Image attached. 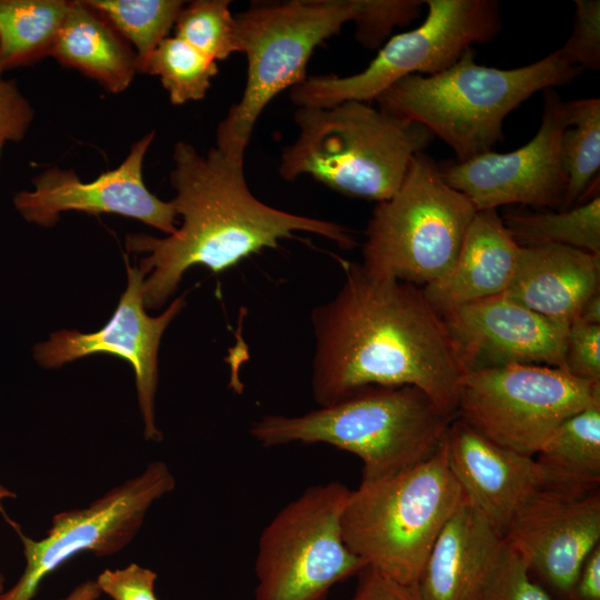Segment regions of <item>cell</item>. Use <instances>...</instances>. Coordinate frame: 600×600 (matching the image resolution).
<instances>
[{
    "label": "cell",
    "instance_id": "obj_38",
    "mask_svg": "<svg viewBox=\"0 0 600 600\" xmlns=\"http://www.w3.org/2000/svg\"><path fill=\"white\" fill-rule=\"evenodd\" d=\"M101 591L99 590L96 580H87L74 587L73 590L61 600H98Z\"/></svg>",
    "mask_w": 600,
    "mask_h": 600
},
{
    "label": "cell",
    "instance_id": "obj_7",
    "mask_svg": "<svg viewBox=\"0 0 600 600\" xmlns=\"http://www.w3.org/2000/svg\"><path fill=\"white\" fill-rule=\"evenodd\" d=\"M366 0H291L256 2L236 17L238 52L248 70L240 100L219 122L216 148L243 162L254 124L281 91L306 78L313 50L360 18Z\"/></svg>",
    "mask_w": 600,
    "mask_h": 600
},
{
    "label": "cell",
    "instance_id": "obj_3",
    "mask_svg": "<svg viewBox=\"0 0 600 600\" xmlns=\"http://www.w3.org/2000/svg\"><path fill=\"white\" fill-rule=\"evenodd\" d=\"M454 418L417 387L369 386L304 414L263 416L249 432L266 448L333 446L359 457L361 480H373L432 457Z\"/></svg>",
    "mask_w": 600,
    "mask_h": 600
},
{
    "label": "cell",
    "instance_id": "obj_43",
    "mask_svg": "<svg viewBox=\"0 0 600 600\" xmlns=\"http://www.w3.org/2000/svg\"><path fill=\"white\" fill-rule=\"evenodd\" d=\"M1 73H2V72L0 71V77H1Z\"/></svg>",
    "mask_w": 600,
    "mask_h": 600
},
{
    "label": "cell",
    "instance_id": "obj_34",
    "mask_svg": "<svg viewBox=\"0 0 600 600\" xmlns=\"http://www.w3.org/2000/svg\"><path fill=\"white\" fill-rule=\"evenodd\" d=\"M157 573L137 563L102 571L96 583L112 600H158L154 593Z\"/></svg>",
    "mask_w": 600,
    "mask_h": 600
},
{
    "label": "cell",
    "instance_id": "obj_1",
    "mask_svg": "<svg viewBox=\"0 0 600 600\" xmlns=\"http://www.w3.org/2000/svg\"><path fill=\"white\" fill-rule=\"evenodd\" d=\"M311 389L324 407L369 386H413L457 417L466 370L422 289L344 266L336 296L311 312Z\"/></svg>",
    "mask_w": 600,
    "mask_h": 600
},
{
    "label": "cell",
    "instance_id": "obj_11",
    "mask_svg": "<svg viewBox=\"0 0 600 600\" xmlns=\"http://www.w3.org/2000/svg\"><path fill=\"white\" fill-rule=\"evenodd\" d=\"M600 404V382L541 364L466 371L457 418L490 441L534 457L569 417Z\"/></svg>",
    "mask_w": 600,
    "mask_h": 600
},
{
    "label": "cell",
    "instance_id": "obj_2",
    "mask_svg": "<svg viewBox=\"0 0 600 600\" xmlns=\"http://www.w3.org/2000/svg\"><path fill=\"white\" fill-rule=\"evenodd\" d=\"M171 200L182 223L164 238L129 233L126 249L144 254L137 266L144 274V304L160 309L176 293L183 274L203 266L222 272L266 248H276L296 232H309L352 249L357 241L343 226L270 207L250 191L243 162L216 147L201 156L193 146L173 147Z\"/></svg>",
    "mask_w": 600,
    "mask_h": 600
},
{
    "label": "cell",
    "instance_id": "obj_4",
    "mask_svg": "<svg viewBox=\"0 0 600 600\" xmlns=\"http://www.w3.org/2000/svg\"><path fill=\"white\" fill-rule=\"evenodd\" d=\"M473 48L434 74L407 76L376 101L419 123L446 142L457 161L491 151L502 139L506 117L538 91L570 83L582 69L558 51L528 66L498 69L476 62Z\"/></svg>",
    "mask_w": 600,
    "mask_h": 600
},
{
    "label": "cell",
    "instance_id": "obj_20",
    "mask_svg": "<svg viewBox=\"0 0 600 600\" xmlns=\"http://www.w3.org/2000/svg\"><path fill=\"white\" fill-rule=\"evenodd\" d=\"M520 251L497 209L477 211L452 268L438 281L424 286L423 294L440 316L502 294L514 278Z\"/></svg>",
    "mask_w": 600,
    "mask_h": 600
},
{
    "label": "cell",
    "instance_id": "obj_40",
    "mask_svg": "<svg viewBox=\"0 0 600 600\" xmlns=\"http://www.w3.org/2000/svg\"><path fill=\"white\" fill-rule=\"evenodd\" d=\"M16 498V493L6 488L4 486L0 484V514L7 520V522L11 526V528L17 529L20 528L19 524H17L14 521H12L6 513L3 508V501L7 499Z\"/></svg>",
    "mask_w": 600,
    "mask_h": 600
},
{
    "label": "cell",
    "instance_id": "obj_31",
    "mask_svg": "<svg viewBox=\"0 0 600 600\" xmlns=\"http://www.w3.org/2000/svg\"><path fill=\"white\" fill-rule=\"evenodd\" d=\"M478 600H554L529 577L524 562L506 544Z\"/></svg>",
    "mask_w": 600,
    "mask_h": 600
},
{
    "label": "cell",
    "instance_id": "obj_18",
    "mask_svg": "<svg viewBox=\"0 0 600 600\" xmlns=\"http://www.w3.org/2000/svg\"><path fill=\"white\" fill-rule=\"evenodd\" d=\"M443 448L453 478L501 534L521 504L544 486L533 457L490 441L458 418L446 431Z\"/></svg>",
    "mask_w": 600,
    "mask_h": 600
},
{
    "label": "cell",
    "instance_id": "obj_26",
    "mask_svg": "<svg viewBox=\"0 0 600 600\" xmlns=\"http://www.w3.org/2000/svg\"><path fill=\"white\" fill-rule=\"evenodd\" d=\"M504 227L520 247L563 244L600 254V197L570 210L508 214Z\"/></svg>",
    "mask_w": 600,
    "mask_h": 600
},
{
    "label": "cell",
    "instance_id": "obj_19",
    "mask_svg": "<svg viewBox=\"0 0 600 600\" xmlns=\"http://www.w3.org/2000/svg\"><path fill=\"white\" fill-rule=\"evenodd\" d=\"M503 547L501 532L463 492L416 584L421 600H478Z\"/></svg>",
    "mask_w": 600,
    "mask_h": 600
},
{
    "label": "cell",
    "instance_id": "obj_15",
    "mask_svg": "<svg viewBox=\"0 0 600 600\" xmlns=\"http://www.w3.org/2000/svg\"><path fill=\"white\" fill-rule=\"evenodd\" d=\"M566 126L564 102L552 88L547 89L539 130L528 143L511 152L491 150L439 166L440 174L477 211L512 203L562 207L568 179L560 141Z\"/></svg>",
    "mask_w": 600,
    "mask_h": 600
},
{
    "label": "cell",
    "instance_id": "obj_25",
    "mask_svg": "<svg viewBox=\"0 0 600 600\" xmlns=\"http://www.w3.org/2000/svg\"><path fill=\"white\" fill-rule=\"evenodd\" d=\"M566 128L560 157L568 183L562 208L587 194L600 169V100L578 99L564 102Z\"/></svg>",
    "mask_w": 600,
    "mask_h": 600
},
{
    "label": "cell",
    "instance_id": "obj_24",
    "mask_svg": "<svg viewBox=\"0 0 600 600\" xmlns=\"http://www.w3.org/2000/svg\"><path fill=\"white\" fill-rule=\"evenodd\" d=\"M69 6L66 0H0V71L51 56Z\"/></svg>",
    "mask_w": 600,
    "mask_h": 600
},
{
    "label": "cell",
    "instance_id": "obj_23",
    "mask_svg": "<svg viewBox=\"0 0 600 600\" xmlns=\"http://www.w3.org/2000/svg\"><path fill=\"white\" fill-rule=\"evenodd\" d=\"M547 488L587 493L600 484V404L564 420L533 457Z\"/></svg>",
    "mask_w": 600,
    "mask_h": 600
},
{
    "label": "cell",
    "instance_id": "obj_35",
    "mask_svg": "<svg viewBox=\"0 0 600 600\" xmlns=\"http://www.w3.org/2000/svg\"><path fill=\"white\" fill-rule=\"evenodd\" d=\"M32 119L33 109L16 82L0 77V141H21Z\"/></svg>",
    "mask_w": 600,
    "mask_h": 600
},
{
    "label": "cell",
    "instance_id": "obj_36",
    "mask_svg": "<svg viewBox=\"0 0 600 600\" xmlns=\"http://www.w3.org/2000/svg\"><path fill=\"white\" fill-rule=\"evenodd\" d=\"M350 600H421L417 586L401 584L366 566Z\"/></svg>",
    "mask_w": 600,
    "mask_h": 600
},
{
    "label": "cell",
    "instance_id": "obj_27",
    "mask_svg": "<svg viewBox=\"0 0 600 600\" xmlns=\"http://www.w3.org/2000/svg\"><path fill=\"white\" fill-rule=\"evenodd\" d=\"M134 46L138 71L167 38L182 9L180 0H83Z\"/></svg>",
    "mask_w": 600,
    "mask_h": 600
},
{
    "label": "cell",
    "instance_id": "obj_30",
    "mask_svg": "<svg viewBox=\"0 0 600 600\" xmlns=\"http://www.w3.org/2000/svg\"><path fill=\"white\" fill-rule=\"evenodd\" d=\"M572 32L558 49L561 59L580 69L598 70L600 67V1L576 0Z\"/></svg>",
    "mask_w": 600,
    "mask_h": 600
},
{
    "label": "cell",
    "instance_id": "obj_6",
    "mask_svg": "<svg viewBox=\"0 0 600 600\" xmlns=\"http://www.w3.org/2000/svg\"><path fill=\"white\" fill-rule=\"evenodd\" d=\"M462 494L442 441L429 459L383 478L361 480L350 490L341 520L343 540L366 566L416 586Z\"/></svg>",
    "mask_w": 600,
    "mask_h": 600
},
{
    "label": "cell",
    "instance_id": "obj_14",
    "mask_svg": "<svg viewBox=\"0 0 600 600\" xmlns=\"http://www.w3.org/2000/svg\"><path fill=\"white\" fill-rule=\"evenodd\" d=\"M502 538L536 584L554 600H569L584 559L600 544L599 490L541 487L517 510Z\"/></svg>",
    "mask_w": 600,
    "mask_h": 600
},
{
    "label": "cell",
    "instance_id": "obj_12",
    "mask_svg": "<svg viewBox=\"0 0 600 600\" xmlns=\"http://www.w3.org/2000/svg\"><path fill=\"white\" fill-rule=\"evenodd\" d=\"M176 487L162 461H152L137 477L110 489L86 508L56 513L44 538L19 536L26 567L18 581L0 592V600H33L43 580L83 552L117 553L138 533L148 510Z\"/></svg>",
    "mask_w": 600,
    "mask_h": 600
},
{
    "label": "cell",
    "instance_id": "obj_28",
    "mask_svg": "<svg viewBox=\"0 0 600 600\" xmlns=\"http://www.w3.org/2000/svg\"><path fill=\"white\" fill-rule=\"evenodd\" d=\"M140 72L158 76L173 104L204 98L218 73L214 60L178 37L164 38L141 66Z\"/></svg>",
    "mask_w": 600,
    "mask_h": 600
},
{
    "label": "cell",
    "instance_id": "obj_17",
    "mask_svg": "<svg viewBox=\"0 0 600 600\" xmlns=\"http://www.w3.org/2000/svg\"><path fill=\"white\" fill-rule=\"evenodd\" d=\"M466 371L507 364L564 369L569 326L498 294L440 316Z\"/></svg>",
    "mask_w": 600,
    "mask_h": 600
},
{
    "label": "cell",
    "instance_id": "obj_16",
    "mask_svg": "<svg viewBox=\"0 0 600 600\" xmlns=\"http://www.w3.org/2000/svg\"><path fill=\"white\" fill-rule=\"evenodd\" d=\"M154 134L147 133L116 169L90 182L81 181L72 170L52 167L42 171L32 179V190L13 196L16 210L29 223L43 228L56 226L62 212L80 211L120 214L172 234L178 228L172 201L151 193L142 179L143 159Z\"/></svg>",
    "mask_w": 600,
    "mask_h": 600
},
{
    "label": "cell",
    "instance_id": "obj_10",
    "mask_svg": "<svg viewBox=\"0 0 600 600\" xmlns=\"http://www.w3.org/2000/svg\"><path fill=\"white\" fill-rule=\"evenodd\" d=\"M422 23L396 34L361 72L307 77L291 88L298 108H329L346 101L376 100L410 74H434L452 66L476 43L493 40L501 30L494 0H427Z\"/></svg>",
    "mask_w": 600,
    "mask_h": 600
},
{
    "label": "cell",
    "instance_id": "obj_5",
    "mask_svg": "<svg viewBox=\"0 0 600 600\" xmlns=\"http://www.w3.org/2000/svg\"><path fill=\"white\" fill-rule=\"evenodd\" d=\"M294 121L299 134L279 166L284 180L310 174L338 192L377 202L396 193L411 160L433 137L423 126L362 101L298 108Z\"/></svg>",
    "mask_w": 600,
    "mask_h": 600
},
{
    "label": "cell",
    "instance_id": "obj_41",
    "mask_svg": "<svg viewBox=\"0 0 600 600\" xmlns=\"http://www.w3.org/2000/svg\"><path fill=\"white\" fill-rule=\"evenodd\" d=\"M4 590V577L3 574L0 572V592Z\"/></svg>",
    "mask_w": 600,
    "mask_h": 600
},
{
    "label": "cell",
    "instance_id": "obj_37",
    "mask_svg": "<svg viewBox=\"0 0 600 600\" xmlns=\"http://www.w3.org/2000/svg\"><path fill=\"white\" fill-rule=\"evenodd\" d=\"M569 600H600V544L584 559Z\"/></svg>",
    "mask_w": 600,
    "mask_h": 600
},
{
    "label": "cell",
    "instance_id": "obj_9",
    "mask_svg": "<svg viewBox=\"0 0 600 600\" xmlns=\"http://www.w3.org/2000/svg\"><path fill=\"white\" fill-rule=\"evenodd\" d=\"M349 494L339 481L313 486L274 516L259 539L254 600H326L366 567L342 536Z\"/></svg>",
    "mask_w": 600,
    "mask_h": 600
},
{
    "label": "cell",
    "instance_id": "obj_32",
    "mask_svg": "<svg viewBox=\"0 0 600 600\" xmlns=\"http://www.w3.org/2000/svg\"><path fill=\"white\" fill-rule=\"evenodd\" d=\"M423 4L417 0H366L356 22L357 39L367 48L379 47L394 27L416 19Z\"/></svg>",
    "mask_w": 600,
    "mask_h": 600
},
{
    "label": "cell",
    "instance_id": "obj_22",
    "mask_svg": "<svg viewBox=\"0 0 600 600\" xmlns=\"http://www.w3.org/2000/svg\"><path fill=\"white\" fill-rule=\"evenodd\" d=\"M51 57L112 93L124 91L138 72L137 53L129 42L83 0L70 1Z\"/></svg>",
    "mask_w": 600,
    "mask_h": 600
},
{
    "label": "cell",
    "instance_id": "obj_33",
    "mask_svg": "<svg viewBox=\"0 0 600 600\" xmlns=\"http://www.w3.org/2000/svg\"><path fill=\"white\" fill-rule=\"evenodd\" d=\"M563 370L574 377L600 382V324L578 319L570 323Z\"/></svg>",
    "mask_w": 600,
    "mask_h": 600
},
{
    "label": "cell",
    "instance_id": "obj_13",
    "mask_svg": "<svg viewBox=\"0 0 600 600\" xmlns=\"http://www.w3.org/2000/svg\"><path fill=\"white\" fill-rule=\"evenodd\" d=\"M127 284L108 322L94 332L62 329L36 343L32 357L43 369H59L92 354H111L127 361L133 369L137 400L147 440L163 438L156 419V396L159 383V348L164 331L184 309L186 294L174 298L159 316L147 313L144 304L146 274L129 266L124 256Z\"/></svg>",
    "mask_w": 600,
    "mask_h": 600
},
{
    "label": "cell",
    "instance_id": "obj_29",
    "mask_svg": "<svg viewBox=\"0 0 600 600\" xmlns=\"http://www.w3.org/2000/svg\"><path fill=\"white\" fill-rule=\"evenodd\" d=\"M228 0H196L183 6L174 27L176 37L211 58L224 60L238 52L236 17Z\"/></svg>",
    "mask_w": 600,
    "mask_h": 600
},
{
    "label": "cell",
    "instance_id": "obj_42",
    "mask_svg": "<svg viewBox=\"0 0 600 600\" xmlns=\"http://www.w3.org/2000/svg\"><path fill=\"white\" fill-rule=\"evenodd\" d=\"M2 144H3V142H2V141H0V152H1V148H2Z\"/></svg>",
    "mask_w": 600,
    "mask_h": 600
},
{
    "label": "cell",
    "instance_id": "obj_8",
    "mask_svg": "<svg viewBox=\"0 0 600 600\" xmlns=\"http://www.w3.org/2000/svg\"><path fill=\"white\" fill-rule=\"evenodd\" d=\"M477 209L447 184L423 152L413 157L396 193L374 207L364 231L361 268L369 274L428 286L452 268Z\"/></svg>",
    "mask_w": 600,
    "mask_h": 600
},
{
    "label": "cell",
    "instance_id": "obj_39",
    "mask_svg": "<svg viewBox=\"0 0 600 600\" xmlns=\"http://www.w3.org/2000/svg\"><path fill=\"white\" fill-rule=\"evenodd\" d=\"M577 319L586 323L600 324V292L584 303Z\"/></svg>",
    "mask_w": 600,
    "mask_h": 600
},
{
    "label": "cell",
    "instance_id": "obj_21",
    "mask_svg": "<svg viewBox=\"0 0 600 600\" xmlns=\"http://www.w3.org/2000/svg\"><path fill=\"white\" fill-rule=\"evenodd\" d=\"M600 254L563 244L521 247L518 269L503 293L553 321L570 326L599 291Z\"/></svg>",
    "mask_w": 600,
    "mask_h": 600
}]
</instances>
